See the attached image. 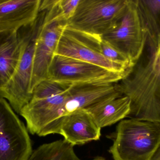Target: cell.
Instances as JSON below:
<instances>
[{
  "mask_svg": "<svg viewBox=\"0 0 160 160\" xmlns=\"http://www.w3.org/2000/svg\"><path fill=\"white\" fill-rule=\"evenodd\" d=\"M149 46L146 62L135 65L118 85L122 95L130 100L128 118L160 122V54L158 46Z\"/></svg>",
  "mask_w": 160,
  "mask_h": 160,
  "instance_id": "obj_1",
  "label": "cell"
},
{
  "mask_svg": "<svg viewBox=\"0 0 160 160\" xmlns=\"http://www.w3.org/2000/svg\"><path fill=\"white\" fill-rule=\"evenodd\" d=\"M108 138L114 160H152L160 146V122L124 119Z\"/></svg>",
  "mask_w": 160,
  "mask_h": 160,
  "instance_id": "obj_2",
  "label": "cell"
},
{
  "mask_svg": "<svg viewBox=\"0 0 160 160\" xmlns=\"http://www.w3.org/2000/svg\"><path fill=\"white\" fill-rule=\"evenodd\" d=\"M44 12H39L33 22L18 30L21 40V53L16 70L9 81L0 88V97L8 101L15 112L20 114L32 97L31 82L36 42Z\"/></svg>",
  "mask_w": 160,
  "mask_h": 160,
  "instance_id": "obj_3",
  "label": "cell"
},
{
  "mask_svg": "<svg viewBox=\"0 0 160 160\" xmlns=\"http://www.w3.org/2000/svg\"><path fill=\"white\" fill-rule=\"evenodd\" d=\"M101 38L134 65L137 64L147 42L148 34L139 13L137 0H128L121 18Z\"/></svg>",
  "mask_w": 160,
  "mask_h": 160,
  "instance_id": "obj_4",
  "label": "cell"
},
{
  "mask_svg": "<svg viewBox=\"0 0 160 160\" xmlns=\"http://www.w3.org/2000/svg\"><path fill=\"white\" fill-rule=\"evenodd\" d=\"M128 0H80L67 26L101 36L112 29L123 15Z\"/></svg>",
  "mask_w": 160,
  "mask_h": 160,
  "instance_id": "obj_5",
  "label": "cell"
},
{
  "mask_svg": "<svg viewBox=\"0 0 160 160\" xmlns=\"http://www.w3.org/2000/svg\"><path fill=\"white\" fill-rule=\"evenodd\" d=\"M101 40V36L86 34L67 26L60 37L54 54L97 65L127 77L133 68L107 59L102 53Z\"/></svg>",
  "mask_w": 160,
  "mask_h": 160,
  "instance_id": "obj_6",
  "label": "cell"
},
{
  "mask_svg": "<svg viewBox=\"0 0 160 160\" xmlns=\"http://www.w3.org/2000/svg\"><path fill=\"white\" fill-rule=\"evenodd\" d=\"M44 11L43 22L36 42L31 91L42 81L48 80L49 69L60 37L67 26V21L60 15L56 7Z\"/></svg>",
  "mask_w": 160,
  "mask_h": 160,
  "instance_id": "obj_7",
  "label": "cell"
},
{
  "mask_svg": "<svg viewBox=\"0 0 160 160\" xmlns=\"http://www.w3.org/2000/svg\"><path fill=\"white\" fill-rule=\"evenodd\" d=\"M97 65L54 54L49 69L48 80L65 84L118 82L125 78Z\"/></svg>",
  "mask_w": 160,
  "mask_h": 160,
  "instance_id": "obj_8",
  "label": "cell"
},
{
  "mask_svg": "<svg viewBox=\"0 0 160 160\" xmlns=\"http://www.w3.org/2000/svg\"><path fill=\"white\" fill-rule=\"evenodd\" d=\"M32 152L27 127L6 100L0 97V160H28Z\"/></svg>",
  "mask_w": 160,
  "mask_h": 160,
  "instance_id": "obj_9",
  "label": "cell"
},
{
  "mask_svg": "<svg viewBox=\"0 0 160 160\" xmlns=\"http://www.w3.org/2000/svg\"><path fill=\"white\" fill-rule=\"evenodd\" d=\"M118 82L79 84L71 85L60 111V120L80 110H86L98 103L122 96Z\"/></svg>",
  "mask_w": 160,
  "mask_h": 160,
  "instance_id": "obj_10",
  "label": "cell"
},
{
  "mask_svg": "<svg viewBox=\"0 0 160 160\" xmlns=\"http://www.w3.org/2000/svg\"><path fill=\"white\" fill-rule=\"evenodd\" d=\"M101 130L92 116L85 110H82L62 118L58 134L74 147L98 141Z\"/></svg>",
  "mask_w": 160,
  "mask_h": 160,
  "instance_id": "obj_11",
  "label": "cell"
},
{
  "mask_svg": "<svg viewBox=\"0 0 160 160\" xmlns=\"http://www.w3.org/2000/svg\"><path fill=\"white\" fill-rule=\"evenodd\" d=\"M41 0H3L0 3V32L18 31L34 22Z\"/></svg>",
  "mask_w": 160,
  "mask_h": 160,
  "instance_id": "obj_12",
  "label": "cell"
},
{
  "mask_svg": "<svg viewBox=\"0 0 160 160\" xmlns=\"http://www.w3.org/2000/svg\"><path fill=\"white\" fill-rule=\"evenodd\" d=\"M21 53V40L18 31L0 32V88L13 76Z\"/></svg>",
  "mask_w": 160,
  "mask_h": 160,
  "instance_id": "obj_13",
  "label": "cell"
},
{
  "mask_svg": "<svg viewBox=\"0 0 160 160\" xmlns=\"http://www.w3.org/2000/svg\"><path fill=\"white\" fill-rule=\"evenodd\" d=\"M85 110L102 128L128 118L131 111L130 100L122 96L98 103Z\"/></svg>",
  "mask_w": 160,
  "mask_h": 160,
  "instance_id": "obj_14",
  "label": "cell"
},
{
  "mask_svg": "<svg viewBox=\"0 0 160 160\" xmlns=\"http://www.w3.org/2000/svg\"><path fill=\"white\" fill-rule=\"evenodd\" d=\"M28 160H83L75 152L74 147L65 140L43 144L33 151ZM91 160H106L96 157Z\"/></svg>",
  "mask_w": 160,
  "mask_h": 160,
  "instance_id": "obj_15",
  "label": "cell"
},
{
  "mask_svg": "<svg viewBox=\"0 0 160 160\" xmlns=\"http://www.w3.org/2000/svg\"><path fill=\"white\" fill-rule=\"evenodd\" d=\"M138 9L148 34V44L158 46L160 0H137Z\"/></svg>",
  "mask_w": 160,
  "mask_h": 160,
  "instance_id": "obj_16",
  "label": "cell"
},
{
  "mask_svg": "<svg viewBox=\"0 0 160 160\" xmlns=\"http://www.w3.org/2000/svg\"><path fill=\"white\" fill-rule=\"evenodd\" d=\"M80 0H59L58 6L63 18L68 21L75 14Z\"/></svg>",
  "mask_w": 160,
  "mask_h": 160,
  "instance_id": "obj_17",
  "label": "cell"
},
{
  "mask_svg": "<svg viewBox=\"0 0 160 160\" xmlns=\"http://www.w3.org/2000/svg\"><path fill=\"white\" fill-rule=\"evenodd\" d=\"M152 160H160V146Z\"/></svg>",
  "mask_w": 160,
  "mask_h": 160,
  "instance_id": "obj_18",
  "label": "cell"
},
{
  "mask_svg": "<svg viewBox=\"0 0 160 160\" xmlns=\"http://www.w3.org/2000/svg\"><path fill=\"white\" fill-rule=\"evenodd\" d=\"M158 49L159 52L160 54V43H158Z\"/></svg>",
  "mask_w": 160,
  "mask_h": 160,
  "instance_id": "obj_19",
  "label": "cell"
},
{
  "mask_svg": "<svg viewBox=\"0 0 160 160\" xmlns=\"http://www.w3.org/2000/svg\"><path fill=\"white\" fill-rule=\"evenodd\" d=\"M160 43V32L159 34L158 35V43Z\"/></svg>",
  "mask_w": 160,
  "mask_h": 160,
  "instance_id": "obj_20",
  "label": "cell"
},
{
  "mask_svg": "<svg viewBox=\"0 0 160 160\" xmlns=\"http://www.w3.org/2000/svg\"><path fill=\"white\" fill-rule=\"evenodd\" d=\"M3 0H0V3H1V2H2Z\"/></svg>",
  "mask_w": 160,
  "mask_h": 160,
  "instance_id": "obj_21",
  "label": "cell"
}]
</instances>
